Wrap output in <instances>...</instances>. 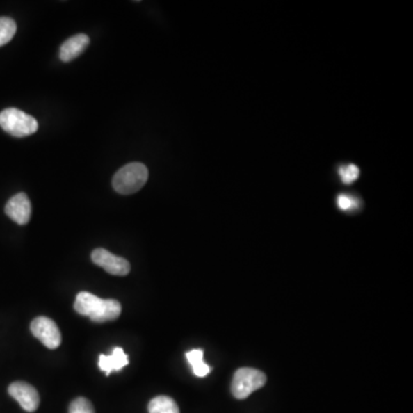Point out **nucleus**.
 <instances>
[{"instance_id":"1","label":"nucleus","mask_w":413,"mask_h":413,"mask_svg":"<svg viewBox=\"0 0 413 413\" xmlns=\"http://www.w3.org/2000/svg\"><path fill=\"white\" fill-rule=\"evenodd\" d=\"M74 308L79 315L90 317L95 323L115 321L122 312L121 305L116 300H102L88 292H81L76 296Z\"/></svg>"},{"instance_id":"2","label":"nucleus","mask_w":413,"mask_h":413,"mask_svg":"<svg viewBox=\"0 0 413 413\" xmlns=\"http://www.w3.org/2000/svg\"><path fill=\"white\" fill-rule=\"evenodd\" d=\"M148 179V169L139 162H132L121 168L113 177V187L123 195L133 194L144 187Z\"/></svg>"},{"instance_id":"3","label":"nucleus","mask_w":413,"mask_h":413,"mask_svg":"<svg viewBox=\"0 0 413 413\" xmlns=\"http://www.w3.org/2000/svg\"><path fill=\"white\" fill-rule=\"evenodd\" d=\"M0 127L14 137H26L38 130V122L20 109L7 108L0 113Z\"/></svg>"},{"instance_id":"4","label":"nucleus","mask_w":413,"mask_h":413,"mask_svg":"<svg viewBox=\"0 0 413 413\" xmlns=\"http://www.w3.org/2000/svg\"><path fill=\"white\" fill-rule=\"evenodd\" d=\"M266 382V374L262 371L252 367H243L233 375L231 391L233 396L238 400H245L255 390L262 388Z\"/></svg>"},{"instance_id":"5","label":"nucleus","mask_w":413,"mask_h":413,"mask_svg":"<svg viewBox=\"0 0 413 413\" xmlns=\"http://www.w3.org/2000/svg\"><path fill=\"white\" fill-rule=\"evenodd\" d=\"M31 332L49 349H56L61 344V332L58 325L47 317H37L31 323Z\"/></svg>"},{"instance_id":"6","label":"nucleus","mask_w":413,"mask_h":413,"mask_svg":"<svg viewBox=\"0 0 413 413\" xmlns=\"http://www.w3.org/2000/svg\"><path fill=\"white\" fill-rule=\"evenodd\" d=\"M91 259L95 264L114 275H127L130 273V263L123 257H118L108 250L98 248L92 252Z\"/></svg>"},{"instance_id":"7","label":"nucleus","mask_w":413,"mask_h":413,"mask_svg":"<svg viewBox=\"0 0 413 413\" xmlns=\"http://www.w3.org/2000/svg\"><path fill=\"white\" fill-rule=\"evenodd\" d=\"M8 393L26 412H33L40 407V395L31 384L17 381L8 387Z\"/></svg>"},{"instance_id":"8","label":"nucleus","mask_w":413,"mask_h":413,"mask_svg":"<svg viewBox=\"0 0 413 413\" xmlns=\"http://www.w3.org/2000/svg\"><path fill=\"white\" fill-rule=\"evenodd\" d=\"M5 213L19 225H26L31 217V204L26 194L19 193L10 197L5 206Z\"/></svg>"},{"instance_id":"9","label":"nucleus","mask_w":413,"mask_h":413,"mask_svg":"<svg viewBox=\"0 0 413 413\" xmlns=\"http://www.w3.org/2000/svg\"><path fill=\"white\" fill-rule=\"evenodd\" d=\"M90 38L86 33H79L67 40L60 49V59L63 63H70L81 56L89 46Z\"/></svg>"},{"instance_id":"10","label":"nucleus","mask_w":413,"mask_h":413,"mask_svg":"<svg viewBox=\"0 0 413 413\" xmlns=\"http://www.w3.org/2000/svg\"><path fill=\"white\" fill-rule=\"evenodd\" d=\"M128 364V356L120 347L114 348L112 354L100 355L99 357V369L105 372L106 375H109L114 371H121Z\"/></svg>"},{"instance_id":"11","label":"nucleus","mask_w":413,"mask_h":413,"mask_svg":"<svg viewBox=\"0 0 413 413\" xmlns=\"http://www.w3.org/2000/svg\"><path fill=\"white\" fill-rule=\"evenodd\" d=\"M149 413H179V407L171 397L158 396L148 404Z\"/></svg>"},{"instance_id":"12","label":"nucleus","mask_w":413,"mask_h":413,"mask_svg":"<svg viewBox=\"0 0 413 413\" xmlns=\"http://www.w3.org/2000/svg\"><path fill=\"white\" fill-rule=\"evenodd\" d=\"M187 361L193 369V373L199 378H204L208 375L210 372V367L204 362V351L201 349H193L186 354Z\"/></svg>"},{"instance_id":"13","label":"nucleus","mask_w":413,"mask_h":413,"mask_svg":"<svg viewBox=\"0 0 413 413\" xmlns=\"http://www.w3.org/2000/svg\"><path fill=\"white\" fill-rule=\"evenodd\" d=\"M17 33V23L10 17H0V46L10 43Z\"/></svg>"},{"instance_id":"14","label":"nucleus","mask_w":413,"mask_h":413,"mask_svg":"<svg viewBox=\"0 0 413 413\" xmlns=\"http://www.w3.org/2000/svg\"><path fill=\"white\" fill-rule=\"evenodd\" d=\"M69 413H95V409L88 398L79 397L72 400L69 407Z\"/></svg>"},{"instance_id":"15","label":"nucleus","mask_w":413,"mask_h":413,"mask_svg":"<svg viewBox=\"0 0 413 413\" xmlns=\"http://www.w3.org/2000/svg\"><path fill=\"white\" fill-rule=\"evenodd\" d=\"M340 176L344 184L354 183L359 176V169L355 164H349L340 169Z\"/></svg>"},{"instance_id":"16","label":"nucleus","mask_w":413,"mask_h":413,"mask_svg":"<svg viewBox=\"0 0 413 413\" xmlns=\"http://www.w3.org/2000/svg\"><path fill=\"white\" fill-rule=\"evenodd\" d=\"M338 206L341 210H349L356 206L354 199L348 195H339Z\"/></svg>"}]
</instances>
